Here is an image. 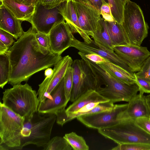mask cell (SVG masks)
I'll return each mask as SVG.
<instances>
[{"label": "cell", "instance_id": "9", "mask_svg": "<svg viewBox=\"0 0 150 150\" xmlns=\"http://www.w3.org/2000/svg\"><path fill=\"white\" fill-rule=\"evenodd\" d=\"M73 86L70 101L73 103L88 90H96L97 81L89 66L82 59L73 62Z\"/></svg>", "mask_w": 150, "mask_h": 150}, {"label": "cell", "instance_id": "27", "mask_svg": "<svg viewBox=\"0 0 150 150\" xmlns=\"http://www.w3.org/2000/svg\"><path fill=\"white\" fill-rule=\"evenodd\" d=\"M44 150H72V147L64 137L55 136L43 147Z\"/></svg>", "mask_w": 150, "mask_h": 150}, {"label": "cell", "instance_id": "17", "mask_svg": "<svg viewBox=\"0 0 150 150\" xmlns=\"http://www.w3.org/2000/svg\"><path fill=\"white\" fill-rule=\"evenodd\" d=\"M57 8L59 13L62 16L72 33H79L84 42H90L92 40L86 35L80 28L72 1H66Z\"/></svg>", "mask_w": 150, "mask_h": 150}, {"label": "cell", "instance_id": "7", "mask_svg": "<svg viewBox=\"0 0 150 150\" xmlns=\"http://www.w3.org/2000/svg\"><path fill=\"white\" fill-rule=\"evenodd\" d=\"M98 131L117 144L140 143L150 145V134L137 125L134 119H128Z\"/></svg>", "mask_w": 150, "mask_h": 150}, {"label": "cell", "instance_id": "20", "mask_svg": "<svg viewBox=\"0 0 150 150\" xmlns=\"http://www.w3.org/2000/svg\"><path fill=\"white\" fill-rule=\"evenodd\" d=\"M1 5L4 6L17 19L30 22L36 6L28 5L15 0H2Z\"/></svg>", "mask_w": 150, "mask_h": 150}, {"label": "cell", "instance_id": "47", "mask_svg": "<svg viewBox=\"0 0 150 150\" xmlns=\"http://www.w3.org/2000/svg\"><path fill=\"white\" fill-rule=\"evenodd\" d=\"M2 0H0V1H1Z\"/></svg>", "mask_w": 150, "mask_h": 150}, {"label": "cell", "instance_id": "40", "mask_svg": "<svg viewBox=\"0 0 150 150\" xmlns=\"http://www.w3.org/2000/svg\"><path fill=\"white\" fill-rule=\"evenodd\" d=\"M9 48L0 41V55L7 54Z\"/></svg>", "mask_w": 150, "mask_h": 150}, {"label": "cell", "instance_id": "4", "mask_svg": "<svg viewBox=\"0 0 150 150\" xmlns=\"http://www.w3.org/2000/svg\"><path fill=\"white\" fill-rule=\"evenodd\" d=\"M3 93V104L24 119L38 112L40 102L37 94L28 83L14 85Z\"/></svg>", "mask_w": 150, "mask_h": 150}, {"label": "cell", "instance_id": "37", "mask_svg": "<svg viewBox=\"0 0 150 150\" xmlns=\"http://www.w3.org/2000/svg\"><path fill=\"white\" fill-rule=\"evenodd\" d=\"M136 124L144 131L150 134V117H144L134 120Z\"/></svg>", "mask_w": 150, "mask_h": 150}, {"label": "cell", "instance_id": "24", "mask_svg": "<svg viewBox=\"0 0 150 150\" xmlns=\"http://www.w3.org/2000/svg\"><path fill=\"white\" fill-rule=\"evenodd\" d=\"M91 38L99 45L114 51L105 21L103 18L98 22L96 29Z\"/></svg>", "mask_w": 150, "mask_h": 150}, {"label": "cell", "instance_id": "34", "mask_svg": "<svg viewBox=\"0 0 150 150\" xmlns=\"http://www.w3.org/2000/svg\"><path fill=\"white\" fill-rule=\"evenodd\" d=\"M135 83L139 88V91L144 93L150 94V81L137 76L134 73Z\"/></svg>", "mask_w": 150, "mask_h": 150}, {"label": "cell", "instance_id": "22", "mask_svg": "<svg viewBox=\"0 0 150 150\" xmlns=\"http://www.w3.org/2000/svg\"><path fill=\"white\" fill-rule=\"evenodd\" d=\"M98 64L119 81L129 85L135 83L134 73L129 72L106 59L102 63Z\"/></svg>", "mask_w": 150, "mask_h": 150}, {"label": "cell", "instance_id": "46", "mask_svg": "<svg viewBox=\"0 0 150 150\" xmlns=\"http://www.w3.org/2000/svg\"><path fill=\"white\" fill-rule=\"evenodd\" d=\"M71 0H68V1H71Z\"/></svg>", "mask_w": 150, "mask_h": 150}, {"label": "cell", "instance_id": "39", "mask_svg": "<svg viewBox=\"0 0 150 150\" xmlns=\"http://www.w3.org/2000/svg\"><path fill=\"white\" fill-rule=\"evenodd\" d=\"M85 2L88 3L100 11L103 0H76ZM108 2L107 0H104Z\"/></svg>", "mask_w": 150, "mask_h": 150}, {"label": "cell", "instance_id": "38", "mask_svg": "<svg viewBox=\"0 0 150 150\" xmlns=\"http://www.w3.org/2000/svg\"><path fill=\"white\" fill-rule=\"evenodd\" d=\"M85 57L88 59L96 64L102 63L105 60L100 56L96 54H84Z\"/></svg>", "mask_w": 150, "mask_h": 150}, {"label": "cell", "instance_id": "18", "mask_svg": "<svg viewBox=\"0 0 150 150\" xmlns=\"http://www.w3.org/2000/svg\"><path fill=\"white\" fill-rule=\"evenodd\" d=\"M21 21L17 19L2 5L0 6V29L13 35L18 40L24 33Z\"/></svg>", "mask_w": 150, "mask_h": 150}, {"label": "cell", "instance_id": "8", "mask_svg": "<svg viewBox=\"0 0 150 150\" xmlns=\"http://www.w3.org/2000/svg\"><path fill=\"white\" fill-rule=\"evenodd\" d=\"M128 103L117 104L112 109L76 119L87 127L97 129L111 126L130 119L127 114Z\"/></svg>", "mask_w": 150, "mask_h": 150}, {"label": "cell", "instance_id": "14", "mask_svg": "<svg viewBox=\"0 0 150 150\" xmlns=\"http://www.w3.org/2000/svg\"><path fill=\"white\" fill-rule=\"evenodd\" d=\"M71 47L75 48L79 52L84 54H97L129 72L134 73L131 71L127 64L114 51H111L99 45L93 40L88 43L84 41H80L74 38Z\"/></svg>", "mask_w": 150, "mask_h": 150}, {"label": "cell", "instance_id": "21", "mask_svg": "<svg viewBox=\"0 0 150 150\" xmlns=\"http://www.w3.org/2000/svg\"><path fill=\"white\" fill-rule=\"evenodd\" d=\"M109 101L96 90H88L72 103L64 112L68 114L76 112L84 106L93 102L102 103Z\"/></svg>", "mask_w": 150, "mask_h": 150}, {"label": "cell", "instance_id": "26", "mask_svg": "<svg viewBox=\"0 0 150 150\" xmlns=\"http://www.w3.org/2000/svg\"><path fill=\"white\" fill-rule=\"evenodd\" d=\"M10 70L8 54L0 55V87L3 88L8 82Z\"/></svg>", "mask_w": 150, "mask_h": 150}, {"label": "cell", "instance_id": "43", "mask_svg": "<svg viewBox=\"0 0 150 150\" xmlns=\"http://www.w3.org/2000/svg\"><path fill=\"white\" fill-rule=\"evenodd\" d=\"M144 97L150 108V94L147 95L146 96H144Z\"/></svg>", "mask_w": 150, "mask_h": 150}, {"label": "cell", "instance_id": "11", "mask_svg": "<svg viewBox=\"0 0 150 150\" xmlns=\"http://www.w3.org/2000/svg\"><path fill=\"white\" fill-rule=\"evenodd\" d=\"M73 62L72 58L69 55L62 57L54 66L52 75L50 77H46L42 82L39 85L37 94L39 103L44 102L47 99H52L51 93L64 78Z\"/></svg>", "mask_w": 150, "mask_h": 150}, {"label": "cell", "instance_id": "5", "mask_svg": "<svg viewBox=\"0 0 150 150\" xmlns=\"http://www.w3.org/2000/svg\"><path fill=\"white\" fill-rule=\"evenodd\" d=\"M24 118L0 103V150H21Z\"/></svg>", "mask_w": 150, "mask_h": 150}, {"label": "cell", "instance_id": "48", "mask_svg": "<svg viewBox=\"0 0 150 150\" xmlns=\"http://www.w3.org/2000/svg\"></svg>", "mask_w": 150, "mask_h": 150}, {"label": "cell", "instance_id": "30", "mask_svg": "<svg viewBox=\"0 0 150 150\" xmlns=\"http://www.w3.org/2000/svg\"><path fill=\"white\" fill-rule=\"evenodd\" d=\"M112 150H150V145L140 143L118 144Z\"/></svg>", "mask_w": 150, "mask_h": 150}, {"label": "cell", "instance_id": "12", "mask_svg": "<svg viewBox=\"0 0 150 150\" xmlns=\"http://www.w3.org/2000/svg\"><path fill=\"white\" fill-rule=\"evenodd\" d=\"M71 0L81 29L87 36L91 37L102 18L100 11L88 3Z\"/></svg>", "mask_w": 150, "mask_h": 150}, {"label": "cell", "instance_id": "35", "mask_svg": "<svg viewBox=\"0 0 150 150\" xmlns=\"http://www.w3.org/2000/svg\"><path fill=\"white\" fill-rule=\"evenodd\" d=\"M68 0H40L39 3L47 9L58 7L64 2Z\"/></svg>", "mask_w": 150, "mask_h": 150}, {"label": "cell", "instance_id": "19", "mask_svg": "<svg viewBox=\"0 0 150 150\" xmlns=\"http://www.w3.org/2000/svg\"><path fill=\"white\" fill-rule=\"evenodd\" d=\"M128 103L127 115L130 119H136L150 117V108L144 95V93L139 91Z\"/></svg>", "mask_w": 150, "mask_h": 150}, {"label": "cell", "instance_id": "10", "mask_svg": "<svg viewBox=\"0 0 150 150\" xmlns=\"http://www.w3.org/2000/svg\"><path fill=\"white\" fill-rule=\"evenodd\" d=\"M64 21L57 7L47 9L39 3L29 23L37 32L49 34L53 28Z\"/></svg>", "mask_w": 150, "mask_h": 150}, {"label": "cell", "instance_id": "2", "mask_svg": "<svg viewBox=\"0 0 150 150\" xmlns=\"http://www.w3.org/2000/svg\"><path fill=\"white\" fill-rule=\"evenodd\" d=\"M79 55L89 66L96 77V91L113 103L121 101L129 102L139 91L135 83L126 84L118 80L99 64L87 58L84 54Z\"/></svg>", "mask_w": 150, "mask_h": 150}, {"label": "cell", "instance_id": "3", "mask_svg": "<svg viewBox=\"0 0 150 150\" xmlns=\"http://www.w3.org/2000/svg\"><path fill=\"white\" fill-rule=\"evenodd\" d=\"M56 119L55 115L38 112L31 118L24 119L21 133V149L31 144L44 147L50 139L52 129Z\"/></svg>", "mask_w": 150, "mask_h": 150}, {"label": "cell", "instance_id": "23", "mask_svg": "<svg viewBox=\"0 0 150 150\" xmlns=\"http://www.w3.org/2000/svg\"><path fill=\"white\" fill-rule=\"evenodd\" d=\"M106 26L112 45L113 47L130 45L121 24L116 21H106Z\"/></svg>", "mask_w": 150, "mask_h": 150}, {"label": "cell", "instance_id": "36", "mask_svg": "<svg viewBox=\"0 0 150 150\" xmlns=\"http://www.w3.org/2000/svg\"><path fill=\"white\" fill-rule=\"evenodd\" d=\"M14 37L9 33L0 29V41L10 47L14 43Z\"/></svg>", "mask_w": 150, "mask_h": 150}, {"label": "cell", "instance_id": "25", "mask_svg": "<svg viewBox=\"0 0 150 150\" xmlns=\"http://www.w3.org/2000/svg\"><path fill=\"white\" fill-rule=\"evenodd\" d=\"M74 150H88L89 147L85 140L81 136L75 132H72L66 134L63 137Z\"/></svg>", "mask_w": 150, "mask_h": 150}, {"label": "cell", "instance_id": "32", "mask_svg": "<svg viewBox=\"0 0 150 150\" xmlns=\"http://www.w3.org/2000/svg\"><path fill=\"white\" fill-rule=\"evenodd\" d=\"M134 73L137 76L150 81V56L146 60L140 71Z\"/></svg>", "mask_w": 150, "mask_h": 150}, {"label": "cell", "instance_id": "6", "mask_svg": "<svg viewBox=\"0 0 150 150\" xmlns=\"http://www.w3.org/2000/svg\"><path fill=\"white\" fill-rule=\"evenodd\" d=\"M121 24L130 45L141 46L147 37L149 27L140 6L129 0L125 5Z\"/></svg>", "mask_w": 150, "mask_h": 150}, {"label": "cell", "instance_id": "45", "mask_svg": "<svg viewBox=\"0 0 150 150\" xmlns=\"http://www.w3.org/2000/svg\"><path fill=\"white\" fill-rule=\"evenodd\" d=\"M16 1L19 2H22L23 0H15Z\"/></svg>", "mask_w": 150, "mask_h": 150}, {"label": "cell", "instance_id": "42", "mask_svg": "<svg viewBox=\"0 0 150 150\" xmlns=\"http://www.w3.org/2000/svg\"><path fill=\"white\" fill-rule=\"evenodd\" d=\"M53 72V69L49 68L47 69L45 71V75L46 77H50L52 74Z\"/></svg>", "mask_w": 150, "mask_h": 150}, {"label": "cell", "instance_id": "31", "mask_svg": "<svg viewBox=\"0 0 150 150\" xmlns=\"http://www.w3.org/2000/svg\"><path fill=\"white\" fill-rule=\"evenodd\" d=\"M100 11L103 18L105 21L108 22L115 21L113 17L109 4L104 0H102Z\"/></svg>", "mask_w": 150, "mask_h": 150}, {"label": "cell", "instance_id": "15", "mask_svg": "<svg viewBox=\"0 0 150 150\" xmlns=\"http://www.w3.org/2000/svg\"><path fill=\"white\" fill-rule=\"evenodd\" d=\"M73 33L65 21L53 28L49 34L51 52L61 55L66 50L71 47L75 38Z\"/></svg>", "mask_w": 150, "mask_h": 150}, {"label": "cell", "instance_id": "29", "mask_svg": "<svg viewBox=\"0 0 150 150\" xmlns=\"http://www.w3.org/2000/svg\"><path fill=\"white\" fill-rule=\"evenodd\" d=\"M73 70L71 66L67 70L64 77V88L67 99L70 101L73 86Z\"/></svg>", "mask_w": 150, "mask_h": 150}, {"label": "cell", "instance_id": "28", "mask_svg": "<svg viewBox=\"0 0 150 150\" xmlns=\"http://www.w3.org/2000/svg\"><path fill=\"white\" fill-rule=\"evenodd\" d=\"M113 17L116 21L121 24L123 19L124 5L122 0H107Z\"/></svg>", "mask_w": 150, "mask_h": 150}, {"label": "cell", "instance_id": "1", "mask_svg": "<svg viewBox=\"0 0 150 150\" xmlns=\"http://www.w3.org/2000/svg\"><path fill=\"white\" fill-rule=\"evenodd\" d=\"M35 29L30 27L10 47L8 83L13 86L27 81L35 73L54 66L62 58L41 46L35 37Z\"/></svg>", "mask_w": 150, "mask_h": 150}, {"label": "cell", "instance_id": "13", "mask_svg": "<svg viewBox=\"0 0 150 150\" xmlns=\"http://www.w3.org/2000/svg\"><path fill=\"white\" fill-rule=\"evenodd\" d=\"M114 52L127 64L133 73L140 71L145 62L150 56L147 47L129 45L114 46Z\"/></svg>", "mask_w": 150, "mask_h": 150}, {"label": "cell", "instance_id": "33", "mask_svg": "<svg viewBox=\"0 0 150 150\" xmlns=\"http://www.w3.org/2000/svg\"><path fill=\"white\" fill-rule=\"evenodd\" d=\"M35 38L39 44L42 47L50 50V40L49 34L36 32Z\"/></svg>", "mask_w": 150, "mask_h": 150}, {"label": "cell", "instance_id": "16", "mask_svg": "<svg viewBox=\"0 0 150 150\" xmlns=\"http://www.w3.org/2000/svg\"><path fill=\"white\" fill-rule=\"evenodd\" d=\"M52 99H47L39 103L38 112L42 113L52 114L56 116L64 111L68 102L65 95L64 78L51 93Z\"/></svg>", "mask_w": 150, "mask_h": 150}, {"label": "cell", "instance_id": "44", "mask_svg": "<svg viewBox=\"0 0 150 150\" xmlns=\"http://www.w3.org/2000/svg\"><path fill=\"white\" fill-rule=\"evenodd\" d=\"M124 6L129 0H122Z\"/></svg>", "mask_w": 150, "mask_h": 150}, {"label": "cell", "instance_id": "41", "mask_svg": "<svg viewBox=\"0 0 150 150\" xmlns=\"http://www.w3.org/2000/svg\"><path fill=\"white\" fill-rule=\"evenodd\" d=\"M40 0H23L22 3L28 5L36 6Z\"/></svg>", "mask_w": 150, "mask_h": 150}]
</instances>
